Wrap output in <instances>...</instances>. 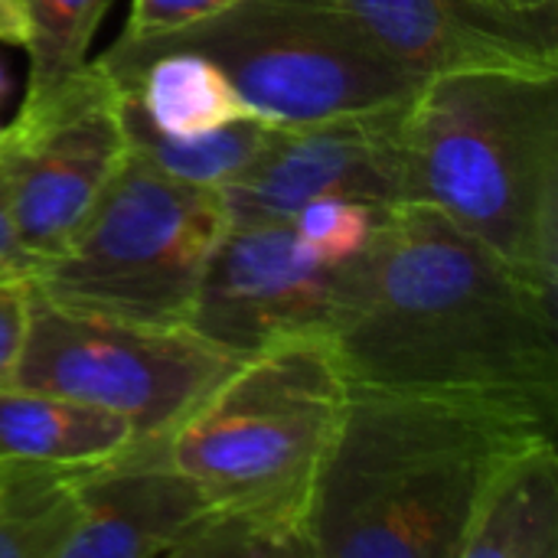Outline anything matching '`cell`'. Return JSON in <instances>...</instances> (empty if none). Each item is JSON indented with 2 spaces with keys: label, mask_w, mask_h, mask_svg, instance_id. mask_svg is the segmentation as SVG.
<instances>
[{
  "label": "cell",
  "mask_w": 558,
  "mask_h": 558,
  "mask_svg": "<svg viewBox=\"0 0 558 558\" xmlns=\"http://www.w3.org/2000/svg\"><path fill=\"white\" fill-rule=\"evenodd\" d=\"M26 320H29V278L3 275L0 278V386L13 383L26 340Z\"/></svg>",
  "instance_id": "20"
},
{
  "label": "cell",
  "mask_w": 558,
  "mask_h": 558,
  "mask_svg": "<svg viewBox=\"0 0 558 558\" xmlns=\"http://www.w3.org/2000/svg\"><path fill=\"white\" fill-rule=\"evenodd\" d=\"M405 101L275 128L265 150L232 183L219 186L226 222H291L317 196H350L376 209L402 206L399 131Z\"/></svg>",
  "instance_id": "10"
},
{
  "label": "cell",
  "mask_w": 558,
  "mask_h": 558,
  "mask_svg": "<svg viewBox=\"0 0 558 558\" xmlns=\"http://www.w3.org/2000/svg\"><path fill=\"white\" fill-rule=\"evenodd\" d=\"M347 402L343 373L324 340L239 360L167 435L163 458L209 507L311 558L304 517Z\"/></svg>",
  "instance_id": "4"
},
{
  "label": "cell",
  "mask_w": 558,
  "mask_h": 558,
  "mask_svg": "<svg viewBox=\"0 0 558 558\" xmlns=\"http://www.w3.org/2000/svg\"><path fill=\"white\" fill-rule=\"evenodd\" d=\"M530 435L556 432L464 402L347 386L304 517L311 558H458L490 468Z\"/></svg>",
  "instance_id": "2"
},
{
  "label": "cell",
  "mask_w": 558,
  "mask_h": 558,
  "mask_svg": "<svg viewBox=\"0 0 558 558\" xmlns=\"http://www.w3.org/2000/svg\"><path fill=\"white\" fill-rule=\"evenodd\" d=\"M0 144L13 232L33 271L75 235L128 154L118 85L88 62V72L52 108L13 118Z\"/></svg>",
  "instance_id": "9"
},
{
  "label": "cell",
  "mask_w": 558,
  "mask_h": 558,
  "mask_svg": "<svg viewBox=\"0 0 558 558\" xmlns=\"http://www.w3.org/2000/svg\"><path fill=\"white\" fill-rule=\"evenodd\" d=\"M75 504L62 558H180L213 517L209 500L163 458L157 438L131 441L118 458L82 468Z\"/></svg>",
  "instance_id": "12"
},
{
  "label": "cell",
  "mask_w": 558,
  "mask_h": 558,
  "mask_svg": "<svg viewBox=\"0 0 558 558\" xmlns=\"http://www.w3.org/2000/svg\"><path fill=\"white\" fill-rule=\"evenodd\" d=\"M556 294L441 213L402 203L353 258L327 347L347 386L464 402L556 432Z\"/></svg>",
  "instance_id": "1"
},
{
  "label": "cell",
  "mask_w": 558,
  "mask_h": 558,
  "mask_svg": "<svg viewBox=\"0 0 558 558\" xmlns=\"http://www.w3.org/2000/svg\"><path fill=\"white\" fill-rule=\"evenodd\" d=\"M222 229L219 190L177 180L128 150L75 235L26 278L69 307L186 324Z\"/></svg>",
  "instance_id": "5"
},
{
  "label": "cell",
  "mask_w": 558,
  "mask_h": 558,
  "mask_svg": "<svg viewBox=\"0 0 558 558\" xmlns=\"http://www.w3.org/2000/svg\"><path fill=\"white\" fill-rule=\"evenodd\" d=\"M114 43L203 52L248 111L275 128L389 108L422 85L353 20L304 0H235L183 29Z\"/></svg>",
  "instance_id": "6"
},
{
  "label": "cell",
  "mask_w": 558,
  "mask_h": 558,
  "mask_svg": "<svg viewBox=\"0 0 558 558\" xmlns=\"http://www.w3.org/2000/svg\"><path fill=\"white\" fill-rule=\"evenodd\" d=\"M458 558H558L556 435H530L490 468Z\"/></svg>",
  "instance_id": "13"
},
{
  "label": "cell",
  "mask_w": 558,
  "mask_h": 558,
  "mask_svg": "<svg viewBox=\"0 0 558 558\" xmlns=\"http://www.w3.org/2000/svg\"><path fill=\"white\" fill-rule=\"evenodd\" d=\"M23 39H26L23 0H0V43L23 49Z\"/></svg>",
  "instance_id": "22"
},
{
  "label": "cell",
  "mask_w": 558,
  "mask_h": 558,
  "mask_svg": "<svg viewBox=\"0 0 558 558\" xmlns=\"http://www.w3.org/2000/svg\"><path fill=\"white\" fill-rule=\"evenodd\" d=\"M3 275H29V262L13 232L10 199H7V160H3V144H0V278Z\"/></svg>",
  "instance_id": "21"
},
{
  "label": "cell",
  "mask_w": 558,
  "mask_h": 558,
  "mask_svg": "<svg viewBox=\"0 0 558 558\" xmlns=\"http://www.w3.org/2000/svg\"><path fill=\"white\" fill-rule=\"evenodd\" d=\"M108 0H23L26 13V95L16 118L52 108L85 72L88 49L105 20Z\"/></svg>",
  "instance_id": "17"
},
{
  "label": "cell",
  "mask_w": 558,
  "mask_h": 558,
  "mask_svg": "<svg viewBox=\"0 0 558 558\" xmlns=\"http://www.w3.org/2000/svg\"><path fill=\"white\" fill-rule=\"evenodd\" d=\"M131 441L134 428L114 412L13 383L0 386V461L95 468Z\"/></svg>",
  "instance_id": "14"
},
{
  "label": "cell",
  "mask_w": 558,
  "mask_h": 558,
  "mask_svg": "<svg viewBox=\"0 0 558 558\" xmlns=\"http://www.w3.org/2000/svg\"><path fill=\"white\" fill-rule=\"evenodd\" d=\"M10 92H13V72H10V62L0 56V108L10 98Z\"/></svg>",
  "instance_id": "23"
},
{
  "label": "cell",
  "mask_w": 558,
  "mask_h": 558,
  "mask_svg": "<svg viewBox=\"0 0 558 558\" xmlns=\"http://www.w3.org/2000/svg\"><path fill=\"white\" fill-rule=\"evenodd\" d=\"M497 7H517V10H536V7H553L558 0H487Z\"/></svg>",
  "instance_id": "24"
},
{
  "label": "cell",
  "mask_w": 558,
  "mask_h": 558,
  "mask_svg": "<svg viewBox=\"0 0 558 558\" xmlns=\"http://www.w3.org/2000/svg\"><path fill=\"white\" fill-rule=\"evenodd\" d=\"M118 121L131 154L147 160L150 167L196 183V186H226L232 183L271 141L275 124L258 118H242L203 134H170L160 131L134 101L128 88L118 85Z\"/></svg>",
  "instance_id": "15"
},
{
  "label": "cell",
  "mask_w": 558,
  "mask_h": 558,
  "mask_svg": "<svg viewBox=\"0 0 558 558\" xmlns=\"http://www.w3.org/2000/svg\"><path fill=\"white\" fill-rule=\"evenodd\" d=\"M235 0H131L128 23L118 39H150L199 23Z\"/></svg>",
  "instance_id": "19"
},
{
  "label": "cell",
  "mask_w": 558,
  "mask_h": 558,
  "mask_svg": "<svg viewBox=\"0 0 558 558\" xmlns=\"http://www.w3.org/2000/svg\"><path fill=\"white\" fill-rule=\"evenodd\" d=\"M353 20L376 49L428 82L454 72H558V3L517 10L487 0H304Z\"/></svg>",
  "instance_id": "11"
},
{
  "label": "cell",
  "mask_w": 558,
  "mask_h": 558,
  "mask_svg": "<svg viewBox=\"0 0 558 558\" xmlns=\"http://www.w3.org/2000/svg\"><path fill=\"white\" fill-rule=\"evenodd\" d=\"M386 213L350 196H317L291 216V229L320 262L347 265L369 248Z\"/></svg>",
  "instance_id": "18"
},
{
  "label": "cell",
  "mask_w": 558,
  "mask_h": 558,
  "mask_svg": "<svg viewBox=\"0 0 558 558\" xmlns=\"http://www.w3.org/2000/svg\"><path fill=\"white\" fill-rule=\"evenodd\" d=\"M350 265L320 262L291 222H226L186 327L235 360L304 340L327 343Z\"/></svg>",
  "instance_id": "8"
},
{
  "label": "cell",
  "mask_w": 558,
  "mask_h": 558,
  "mask_svg": "<svg viewBox=\"0 0 558 558\" xmlns=\"http://www.w3.org/2000/svg\"><path fill=\"white\" fill-rule=\"evenodd\" d=\"M239 360L186 324H144L49 301L29 284L13 386L121 415L134 441L167 435Z\"/></svg>",
  "instance_id": "7"
},
{
  "label": "cell",
  "mask_w": 558,
  "mask_h": 558,
  "mask_svg": "<svg viewBox=\"0 0 558 558\" xmlns=\"http://www.w3.org/2000/svg\"><path fill=\"white\" fill-rule=\"evenodd\" d=\"M402 203L558 291V72H454L402 111Z\"/></svg>",
  "instance_id": "3"
},
{
  "label": "cell",
  "mask_w": 558,
  "mask_h": 558,
  "mask_svg": "<svg viewBox=\"0 0 558 558\" xmlns=\"http://www.w3.org/2000/svg\"><path fill=\"white\" fill-rule=\"evenodd\" d=\"M78 471L0 461V558H62L78 517Z\"/></svg>",
  "instance_id": "16"
}]
</instances>
